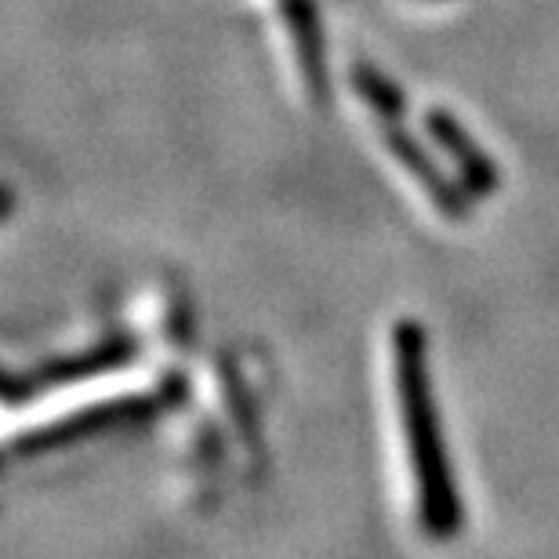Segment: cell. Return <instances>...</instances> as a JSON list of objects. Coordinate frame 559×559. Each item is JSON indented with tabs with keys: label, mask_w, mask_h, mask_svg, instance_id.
I'll use <instances>...</instances> for the list:
<instances>
[{
	"label": "cell",
	"mask_w": 559,
	"mask_h": 559,
	"mask_svg": "<svg viewBox=\"0 0 559 559\" xmlns=\"http://www.w3.org/2000/svg\"><path fill=\"white\" fill-rule=\"evenodd\" d=\"M393 374H396V400L400 418H404L411 468H415V495H418V520L432 538H447L457 527V501L451 476H447L440 425L432 415L429 385H425V356L421 334L404 323L393 338Z\"/></svg>",
	"instance_id": "cell-1"
}]
</instances>
